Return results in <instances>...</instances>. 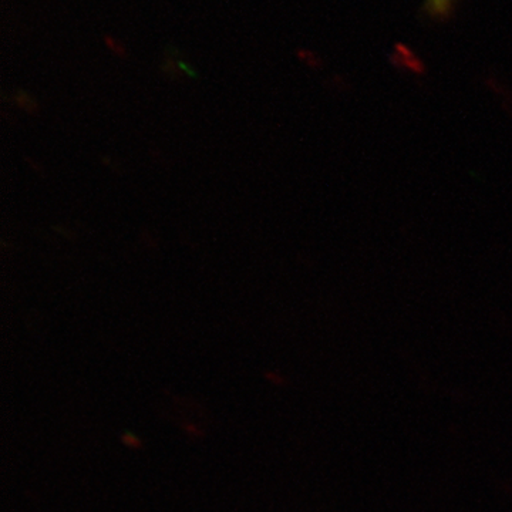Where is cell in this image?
I'll return each instance as SVG.
<instances>
[{"label":"cell","mask_w":512,"mask_h":512,"mask_svg":"<svg viewBox=\"0 0 512 512\" xmlns=\"http://www.w3.org/2000/svg\"><path fill=\"white\" fill-rule=\"evenodd\" d=\"M457 0H426V10L430 16L444 19L453 12Z\"/></svg>","instance_id":"6da1fadb"},{"label":"cell","mask_w":512,"mask_h":512,"mask_svg":"<svg viewBox=\"0 0 512 512\" xmlns=\"http://www.w3.org/2000/svg\"><path fill=\"white\" fill-rule=\"evenodd\" d=\"M15 101L20 109L25 110L26 113L35 114L37 113V110H39L36 100H33L28 93L20 92L16 94Z\"/></svg>","instance_id":"7a4b0ae2"}]
</instances>
